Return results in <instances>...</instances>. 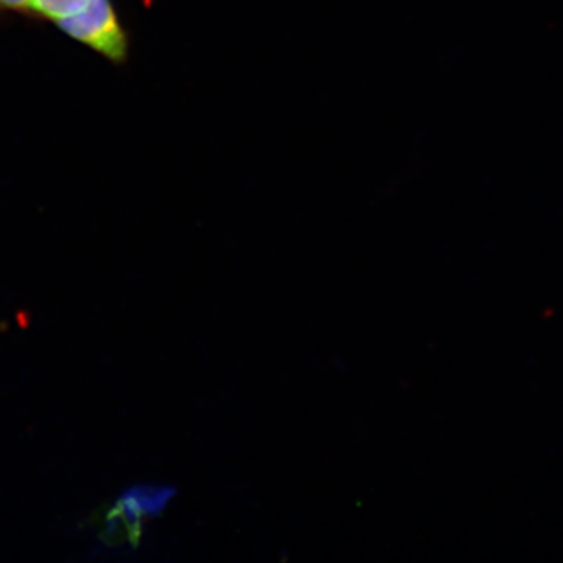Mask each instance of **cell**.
I'll return each mask as SVG.
<instances>
[{
  "mask_svg": "<svg viewBox=\"0 0 563 563\" xmlns=\"http://www.w3.org/2000/svg\"><path fill=\"white\" fill-rule=\"evenodd\" d=\"M174 496L172 487L163 485H136L122 493L118 509L128 518L129 523L140 528L141 521L163 512Z\"/></svg>",
  "mask_w": 563,
  "mask_h": 563,
  "instance_id": "7a4b0ae2",
  "label": "cell"
},
{
  "mask_svg": "<svg viewBox=\"0 0 563 563\" xmlns=\"http://www.w3.org/2000/svg\"><path fill=\"white\" fill-rule=\"evenodd\" d=\"M33 0H0L2 11H31Z\"/></svg>",
  "mask_w": 563,
  "mask_h": 563,
  "instance_id": "277c9868",
  "label": "cell"
},
{
  "mask_svg": "<svg viewBox=\"0 0 563 563\" xmlns=\"http://www.w3.org/2000/svg\"><path fill=\"white\" fill-rule=\"evenodd\" d=\"M88 2L90 0H33L31 11L55 22L79 13Z\"/></svg>",
  "mask_w": 563,
  "mask_h": 563,
  "instance_id": "3957f363",
  "label": "cell"
},
{
  "mask_svg": "<svg viewBox=\"0 0 563 563\" xmlns=\"http://www.w3.org/2000/svg\"><path fill=\"white\" fill-rule=\"evenodd\" d=\"M70 38L98 52L107 60H128L129 38L110 0H90L84 10L73 16L55 21Z\"/></svg>",
  "mask_w": 563,
  "mask_h": 563,
  "instance_id": "6da1fadb",
  "label": "cell"
}]
</instances>
